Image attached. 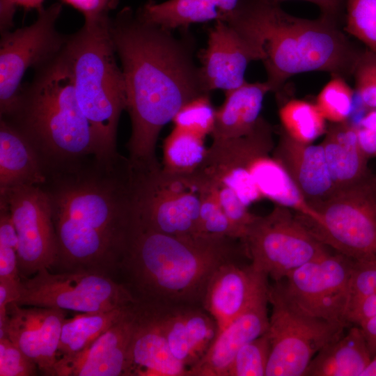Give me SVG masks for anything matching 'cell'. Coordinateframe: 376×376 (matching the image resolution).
<instances>
[{
    "label": "cell",
    "instance_id": "obj_43",
    "mask_svg": "<svg viewBox=\"0 0 376 376\" xmlns=\"http://www.w3.org/2000/svg\"><path fill=\"white\" fill-rule=\"evenodd\" d=\"M353 75L355 78V86L362 104L370 109H376V78L361 61V58Z\"/></svg>",
    "mask_w": 376,
    "mask_h": 376
},
{
    "label": "cell",
    "instance_id": "obj_14",
    "mask_svg": "<svg viewBox=\"0 0 376 376\" xmlns=\"http://www.w3.org/2000/svg\"><path fill=\"white\" fill-rule=\"evenodd\" d=\"M8 207L17 239L19 276L28 279L58 259V245L47 194L41 186H21L0 193Z\"/></svg>",
    "mask_w": 376,
    "mask_h": 376
},
{
    "label": "cell",
    "instance_id": "obj_5",
    "mask_svg": "<svg viewBox=\"0 0 376 376\" xmlns=\"http://www.w3.org/2000/svg\"><path fill=\"white\" fill-rule=\"evenodd\" d=\"M22 85L17 105L8 118L33 143L47 172L95 154L93 132L75 91L63 50L34 70Z\"/></svg>",
    "mask_w": 376,
    "mask_h": 376
},
{
    "label": "cell",
    "instance_id": "obj_26",
    "mask_svg": "<svg viewBox=\"0 0 376 376\" xmlns=\"http://www.w3.org/2000/svg\"><path fill=\"white\" fill-rule=\"evenodd\" d=\"M270 91L266 81L249 83L225 91V100L216 109L215 121L210 134L212 141L238 138L256 127L265 95Z\"/></svg>",
    "mask_w": 376,
    "mask_h": 376
},
{
    "label": "cell",
    "instance_id": "obj_32",
    "mask_svg": "<svg viewBox=\"0 0 376 376\" xmlns=\"http://www.w3.org/2000/svg\"><path fill=\"white\" fill-rule=\"evenodd\" d=\"M279 116L283 129L290 137L304 143H312L327 131L326 120L313 104L292 99L279 109Z\"/></svg>",
    "mask_w": 376,
    "mask_h": 376
},
{
    "label": "cell",
    "instance_id": "obj_30",
    "mask_svg": "<svg viewBox=\"0 0 376 376\" xmlns=\"http://www.w3.org/2000/svg\"><path fill=\"white\" fill-rule=\"evenodd\" d=\"M130 305L65 319L61 329L58 359H68L82 352L120 319Z\"/></svg>",
    "mask_w": 376,
    "mask_h": 376
},
{
    "label": "cell",
    "instance_id": "obj_35",
    "mask_svg": "<svg viewBox=\"0 0 376 376\" xmlns=\"http://www.w3.org/2000/svg\"><path fill=\"white\" fill-rule=\"evenodd\" d=\"M345 31L376 56V0H346Z\"/></svg>",
    "mask_w": 376,
    "mask_h": 376
},
{
    "label": "cell",
    "instance_id": "obj_31",
    "mask_svg": "<svg viewBox=\"0 0 376 376\" xmlns=\"http://www.w3.org/2000/svg\"><path fill=\"white\" fill-rule=\"evenodd\" d=\"M203 138L174 127L163 143V171L178 175H188L202 166L207 149Z\"/></svg>",
    "mask_w": 376,
    "mask_h": 376
},
{
    "label": "cell",
    "instance_id": "obj_21",
    "mask_svg": "<svg viewBox=\"0 0 376 376\" xmlns=\"http://www.w3.org/2000/svg\"><path fill=\"white\" fill-rule=\"evenodd\" d=\"M130 376H188L172 354L154 304L136 300L130 345Z\"/></svg>",
    "mask_w": 376,
    "mask_h": 376
},
{
    "label": "cell",
    "instance_id": "obj_10",
    "mask_svg": "<svg viewBox=\"0 0 376 376\" xmlns=\"http://www.w3.org/2000/svg\"><path fill=\"white\" fill-rule=\"evenodd\" d=\"M200 178L167 173L159 169L134 171L136 224L172 235H202L199 229Z\"/></svg>",
    "mask_w": 376,
    "mask_h": 376
},
{
    "label": "cell",
    "instance_id": "obj_34",
    "mask_svg": "<svg viewBox=\"0 0 376 376\" xmlns=\"http://www.w3.org/2000/svg\"><path fill=\"white\" fill-rule=\"evenodd\" d=\"M315 104L326 120L347 122L353 111V91L345 79L332 76L318 93Z\"/></svg>",
    "mask_w": 376,
    "mask_h": 376
},
{
    "label": "cell",
    "instance_id": "obj_18",
    "mask_svg": "<svg viewBox=\"0 0 376 376\" xmlns=\"http://www.w3.org/2000/svg\"><path fill=\"white\" fill-rule=\"evenodd\" d=\"M267 275L250 263H226L212 276L202 306L215 319L219 332L268 290Z\"/></svg>",
    "mask_w": 376,
    "mask_h": 376
},
{
    "label": "cell",
    "instance_id": "obj_1",
    "mask_svg": "<svg viewBox=\"0 0 376 376\" xmlns=\"http://www.w3.org/2000/svg\"><path fill=\"white\" fill-rule=\"evenodd\" d=\"M109 29L121 63L131 135L128 160L135 172L162 168L158 136L181 107L207 93L192 48L171 31L144 19L130 7L111 18Z\"/></svg>",
    "mask_w": 376,
    "mask_h": 376
},
{
    "label": "cell",
    "instance_id": "obj_38",
    "mask_svg": "<svg viewBox=\"0 0 376 376\" xmlns=\"http://www.w3.org/2000/svg\"><path fill=\"white\" fill-rule=\"evenodd\" d=\"M215 114L209 94H203L184 104L172 121L174 127L205 139L213 130Z\"/></svg>",
    "mask_w": 376,
    "mask_h": 376
},
{
    "label": "cell",
    "instance_id": "obj_20",
    "mask_svg": "<svg viewBox=\"0 0 376 376\" xmlns=\"http://www.w3.org/2000/svg\"><path fill=\"white\" fill-rule=\"evenodd\" d=\"M151 304L156 308L172 354L189 370L216 340L219 333L217 322L200 304Z\"/></svg>",
    "mask_w": 376,
    "mask_h": 376
},
{
    "label": "cell",
    "instance_id": "obj_33",
    "mask_svg": "<svg viewBox=\"0 0 376 376\" xmlns=\"http://www.w3.org/2000/svg\"><path fill=\"white\" fill-rule=\"evenodd\" d=\"M201 182L199 229L201 234L243 240L240 230L230 221L218 199L212 181L197 170Z\"/></svg>",
    "mask_w": 376,
    "mask_h": 376
},
{
    "label": "cell",
    "instance_id": "obj_2",
    "mask_svg": "<svg viewBox=\"0 0 376 376\" xmlns=\"http://www.w3.org/2000/svg\"><path fill=\"white\" fill-rule=\"evenodd\" d=\"M40 186L51 205L57 263L68 270L117 268L135 224L134 171L128 158L91 155L47 171Z\"/></svg>",
    "mask_w": 376,
    "mask_h": 376
},
{
    "label": "cell",
    "instance_id": "obj_4",
    "mask_svg": "<svg viewBox=\"0 0 376 376\" xmlns=\"http://www.w3.org/2000/svg\"><path fill=\"white\" fill-rule=\"evenodd\" d=\"M243 257L248 256L240 239L207 234L167 235L135 222L118 268L138 301L202 305L217 268Z\"/></svg>",
    "mask_w": 376,
    "mask_h": 376
},
{
    "label": "cell",
    "instance_id": "obj_42",
    "mask_svg": "<svg viewBox=\"0 0 376 376\" xmlns=\"http://www.w3.org/2000/svg\"><path fill=\"white\" fill-rule=\"evenodd\" d=\"M77 10L84 17V22H93L109 19L110 11L115 9L119 0H60Z\"/></svg>",
    "mask_w": 376,
    "mask_h": 376
},
{
    "label": "cell",
    "instance_id": "obj_6",
    "mask_svg": "<svg viewBox=\"0 0 376 376\" xmlns=\"http://www.w3.org/2000/svg\"><path fill=\"white\" fill-rule=\"evenodd\" d=\"M110 19L84 22L68 36L63 53L70 68L79 105L91 125L95 156L112 161L120 155L116 137L127 100L122 68L117 63Z\"/></svg>",
    "mask_w": 376,
    "mask_h": 376
},
{
    "label": "cell",
    "instance_id": "obj_49",
    "mask_svg": "<svg viewBox=\"0 0 376 376\" xmlns=\"http://www.w3.org/2000/svg\"><path fill=\"white\" fill-rule=\"evenodd\" d=\"M361 61L376 78V56L370 52L367 51L361 55Z\"/></svg>",
    "mask_w": 376,
    "mask_h": 376
},
{
    "label": "cell",
    "instance_id": "obj_47",
    "mask_svg": "<svg viewBox=\"0 0 376 376\" xmlns=\"http://www.w3.org/2000/svg\"><path fill=\"white\" fill-rule=\"evenodd\" d=\"M360 327L372 357L376 354V315L362 322Z\"/></svg>",
    "mask_w": 376,
    "mask_h": 376
},
{
    "label": "cell",
    "instance_id": "obj_17",
    "mask_svg": "<svg viewBox=\"0 0 376 376\" xmlns=\"http://www.w3.org/2000/svg\"><path fill=\"white\" fill-rule=\"evenodd\" d=\"M6 336L31 358L45 375L55 376L58 348L65 318L63 310L15 302L7 307Z\"/></svg>",
    "mask_w": 376,
    "mask_h": 376
},
{
    "label": "cell",
    "instance_id": "obj_22",
    "mask_svg": "<svg viewBox=\"0 0 376 376\" xmlns=\"http://www.w3.org/2000/svg\"><path fill=\"white\" fill-rule=\"evenodd\" d=\"M272 155L313 208L336 191L320 144L299 142L281 129Z\"/></svg>",
    "mask_w": 376,
    "mask_h": 376
},
{
    "label": "cell",
    "instance_id": "obj_36",
    "mask_svg": "<svg viewBox=\"0 0 376 376\" xmlns=\"http://www.w3.org/2000/svg\"><path fill=\"white\" fill-rule=\"evenodd\" d=\"M270 351L266 331L237 351L224 376H265Z\"/></svg>",
    "mask_w": 376,
    "mask_h": 376
},
{
    "label": "cell",
    "instance_id": "obj_44",
    "mask_svg": "<svg viewBox=\"0 0 376 376\" xmlns=\"http://www.w3.org/2000/svg\"><path fill=\"white\" fill-rule=\"evenodd\" d=\"M45 0H0V31L10 30L14 25V15L17 6L25 10H42Z\"/></svg>",
    "mask_w": 376,
    "mask_h": 376
},
{
    "label": "cell",
    "instance_id": "obj_3",
    "mask_svg": "<svg viewBox=\"0 0 376 376\" xmlns=\"http://www.w3.org/2000/svg\"><path fill=\"white\" fill-rule=\"evenodd\" d=\"M224 21L260 54L271 92L304 72L346 79L363 54L338 24L320 15L315 19L292 15L272 0H240Z\"/></svg>",
    "mask_w": 376,
    "mask_h": 376
},
{
    "label": "cell",
    "instance_id": "obj_27",
    "mask_svg": "<svg viewBox=\"0 0 376 376\" xmlns=\"http://www.w3.org/2000/svg\"><path fill=\"white\" fill-rule=\"evenodd\" d=\"M240 0H149L138 10L146 21L172 31L196 23L224 20Z\"/></svg>",
    "mask_w": 376,
    "mask_h": 376
},
{
    "label": "cell",
    "instance_id": "obj_8",
    "mask_svg": "<svg viewBox=\"0 0 376 376\" xmlns=\"http://www.w3.org/2000/svg\"><path fill=\"white\" fill-rule=\"evenodd\" d=\"M268 301L272 307L267 331L271 351L265 376H304L315 354L349 327L305 312L279 282L269 285Z\"/></svg>",
    "mask_w": 376,
    "mask_h": 376
},
{
    "label": "cell",
    "instance_id": "obj_7",
    "mask_svg": "<svg viewBox=\"0 0 376 376\" xmlns=\"http://www.w3.org/2000/svg\"><path fill=\"white\" fill-rule=\"evenodd\" d=\"M314 209L315 221L295 214L320 242L354 262L376 260V178L336 191Z\"/></svg>",
    "mask_w": 376,
    "mask_h": 376
},
{
    "label": "cell",
    "instance_id": "obj_29",
    "mask_svg": "<svg viewBox=\"0 0 376 376\" xmlns=\"http://www.w3.org/2000/svg\"><path fill=\"white\" fill-rule=\"evenodd\" d=\"M270 152L263 153L252 162L249 172L264 198L315 221L318 212L308 203L284 167Z\"/></svg>",
    "mask_w": 376,
    "mask_h": 376
},
{
    "label": "cell",
    "instance_id": "obj_19",
    "mask_svg": "<svg viewBox=\"0 0 376 376\" xmlns=\"http://www.w3.org/2000/svg\"><path fill=\"white\" fill-rule=\"evenodd\" d=\"M134 304L82 352L68 359H58L55 375L130 376L129 350L134 322Z\"/></svg>",
    "mask_w": 376,
    "mask_h": 376
},
{
    "label": "cell",
    "instance_id": "obj_16",
    "mask_svg": "<svg viewBox=\"0 0 376 376\" xmlns=\"http://www.w3.org/2000/svg\"><path fill=\"white\" fill-rule=\"evenodd\" d=\"M200 77L205 91H224L236 88L246 81L249 64L260 61L257 49L224 20H217L208 29L206 47L200 54Z\"/></svg>",
    "mask_w": 376,
    "mask_h": 376
},
{
    "label": "cell",
    "instance_id": "obj_25",
    "mask_svg": "<svg viewBox=\"0 0 376 376\" xmlns=\"http://www.w3.org/2000/svg\"><path fill=\"white\" fill-rule=\"evenodd\" d=\"M322 146L336 191L354 185L370 176L369 159L361 150L357 125L344 122L327 129Z\"/></svg>",
    "mask_w": 376,
    "mask_h": 376
},
{
    "label": "cell",
    "instance_id": "obj_28",
    "mask_svg": "<svg viewBox=\"0 0 376 376\" xmlns=\"http://www.w3.org/2000/svg\"><path fill=\"white\" fill-rule=\"evenodd\" d=\"M371 359L360 327L353 325L315 354L304 376H361Z\"/></svg>",
    "mask_w": 376,
    "mask_h": 376
},
{
    "label": "cell",
    "instance_id": "obj_24",
    "mask_svg": "<svg viewBox=\"0 0 376 376\" xmlns=\"http://www.w3.org/2000/svg\"><path fill=\"white\" fill-rule=\"evenodd\" d=\"M46 178V166L33 143L12 123L0 118V193L40 186Z\"/></svg>",
    "mask_w": 376,
    "mask_h": 376
},
{
    "label": "cell",
    "instance_id": "obj_13",
    "mask_svg": "<svg viewBox=\"0 0 376 376\" xmlns=\"http://www.w3.org/2000/svg\"><path fill=\"white\" fill-rule=\"evenodd\" d=\"M354 261L337 253L308 262L276 281L285 294L305 312L327 320L345 322Z\"/></svg>",
    "mask_w": 376,
    "mask_h": 376
},
{
    "label": "cell",
    "instance_id": "obj_23",
    "mask_svg": "<svg viewBox=\"0 0 376 376\" xmlns=\"http://www.w3.org/2000/svg\"><path fill=\"white\" fill-rule=\"evenodd\" d=\"M268 303L267 290L219 333L206 354L189 369L188 376H224L237 351L267 331Z\"/></svg>",
    "mask_w": 376,
    "mask_h": 376
},
{
    "label": "cell",
    "instance_id": "obj_41",
    "mask_svg": "<svg viewBox=\"0 0 376 376\" xmlns=\"http://www.w3.org/2000/svg\"><path fill=\"white\" fill-rule=\"evenodd\" d=\"M376 292V260L353 263L348 309L353 308L366 297Z\"/></svg>",
    "mask_w": 376,
    "mask_h": 376
},
{
    "label": "cell",
    "instance_id": "obj_48",
    "mask_svg": "<svg viewBox=\"0 0 376 376\" xmlns=\"http://www.w3.org/2000/svg\"><path fill=\"white\" fill-rule=\"evenodd\" d=\"M357 125L376 134V109H370Z\"/></svg>",
    "mask_w": 376,
    "mask_h": 376
},
{
    "label": "cell",
    "instance_id": "obj_40",
    "mask_svg": "<svg viewBox=\"0 0 376 376\" xmlns=\"http://www.w3.org/2000/svg\"><path fill=\"white\" fill-rule=\"evenodd\" d=\"M36 363L8 337L0 338V376H32Z\"/></svg>",
    "mask_w": 376,
    "mask_h": 376
},
{
    "label": "cell",
    "instance_id": "obj_15",
    "mask_svg": "<svg viewBox=\"0 0 376 376\" xmlns=\"http://www.w3.org/2000/svg\"><path fill=\"white\" fill-rule=\"evenodd\" d=\"M274 148L272 127L260 117L248 134L213 141L198 170L232 189L249 207L264 198L250 174L251 164L258 156L271 152Z\"/></svg>",
    "mask_w": 376,
    "mask_h": 376
},
{
    "label": "cell",
    "instance_id": "obj_45",
    "mask_svg": "<svg viewBox=\"0 0 376 376\" xmlns=\"http://www.w3.org/2000/svg\"><path fill=\"white\" fill-rule=\"evenodd\" d=\"M281 3L287 0H272ZM312 3L320 10V16L340 26L344 22L346 0H301Z\"/></svg>",
    "mask_w": 376,
    "mask_h": 376
},
{
    "label": "cell",
    "instance_id": "obj_11",
    "mask_svg": "<svg viewBox=\"0 0 376 376\" xmlns=\"http://www.w3.org/2000/svg\"><path fill=\"white\" fill-rule=\"evenodd\" d=\"M250 263L274 282L329 253L291 210L276 205L258 216L243 240Z\"/></svg>",
    "mask_w": 376,
    "mask_h": 376
},
{
    "label": "cell",
    "instance_id": "obj_50",
    "mask_svg": "<svg viewBox=\"0 0 376 376\" xmlns=\"http://www.w3.org/2000/svg\"><path fill=\"white\" fill-rule=\"evenodd\" d=\"M361 376H376V354L361 373Z\"/></svg>",
    "mask_w": 376,
    "mask_h": 376
},
{
    "label": "cell",
    "instance_id": "obj_39",
    "mask_svg": "<svg viewBox=\"0 0 376 376\" xmlns=\"http://www.w3.org/2000/svg\"><path fill=\"white\" fill-rule=\"evenodd\" d=\"M208 178L215 186L219 201L226 215L242 233L244 240L249 227L258 216L249 210V207L242 203L232 189L213 179Z\"/></svg>",
    "mask_w": 376,
    "mask_h": 376
},
{
    "label": "cell",
    "instance_id": "obj_46",
    "mask_svg": "<svg viewBox=\"0 0 376 376\" xmlns=\"http://www.w3.org/2000/svg\"><path fill=\"white\" fill-rule=\"evenodd\" d=\"M376 315V292L370 295L351 308L345 316V322L359 326L364 320Z\"/></svg>",
    "mask_w": 376,
    "mask_h": 376
},
{
    "label": "cell",
    "instance_id": "obj_9",
    "mask_svg": "<svg viewBox=\"0 0 376 376\" xmlns=\"http://www.w3.org/2000/svg\"><path fill=\"white\" fill-rule=\"evenodd\" d=\"M136 301L127 286L115 281L107 272L79 269L52 274L45 268L21 281L15 302L23 306L92 313L127 306Z\"/></svg>",
    "mask_w": 376,
    "mask_h": 376
},
{
    "label": "cell",
    "instance_id": "obj_37",
    "mask_svg": "<svg viewBox=\"0 0 376 376\" xmlns=\"http://www.w3.org/2000/svg\"><path fill=\"white\" fill-rule=\"evenodd\" d=\"M18 239L6 201L0 198V281L19 286Z\"/></svg>",
    "mask_w": 376,
    "mask_h": 376
},
{
    "label": "cell",
    "instance_id": "obj_12",
    "mask_svg": "<svg viewBox=\"0 0 376 376\" xmlns=\"http://www.w3.org/2000/svg\"><path fill=\"white\" fill-rule=\"evenodd\" d=\"M62 8L61 2L52 3L38 12L33 24L1 33L0 118L15 110L27 70L40 68L63 50L68 36L56 27Z\"/></svg>",
    "mask_w": 376,
    "mask_h": 376
}]
</instances>
